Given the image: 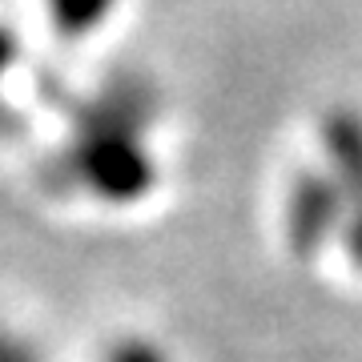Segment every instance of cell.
<instances>
[{
    "instance_id": "obj_1",
    "label": "cell",
    "mask_w": 362,
    "mask_h": 362,
    "mask_svg": "<svg viewBox=\"0 0 362 362\" xmlns=\"http://www.w3.org/2000/svg\"><path fill=\"white\" fill-rule=\"evenodd\" d=\"M57 169L69 189L97 209L125 214L145 206L161 185L157 97L129 77L89 93L69 121Z\"/></svg>"
},
{
    "instance_id": "obj_2",
    "label": "cell",
    "mask_w": 362,
    "mask_h": 362,
    "mask_svg": "<svg viewBox=\"0 0 362 362\" xmlns=\"http://www.w3.org/2000/svg\"><path fill=\"white\" fill-rule=\"evenodd\" d=\"M350 218V197L326 169H302L286 194V238L298 254L322 250L330 238H342Z\"/></svg>"
},
{
    "instance_id": "obj_3",
    "label": "cell",
    "mask_w": 362,
    "mask_h": 362,
    "mask_svg": "<svg viewBox=\"0 0 362 362\" xmlns=\"http://www.w3.org/2000/svg\"><path fill=\"white\" fill-rule=\"evenodd\" d=\"M121 8L125 0H37L45 33L65 49H85L97 37H105Z\"/></svg>"
},
{
    "instance_id": "obj_4",
    "label": "cell",
    "mask_w": 362,
    "mask_h": 362,
    "mask_svg": "<svg viewBox=\"0 0 362 362\" xmlns=\"http://www.w3.org/2000/svg\"><path fill=\"white\" fill-rule=\"evenodd\" d=\"M322 161L326 173L342 185V194L350 197V206L362 202V113L358 109H330L322 121Z\"/></svg>"
},
{
    "instance_id": "obj_5",
    "label": "cell",
    "mask_w": 362,
    "mask_h": 362,
    "mask_svg": "<svg viewBox=\"0 0 362 362\" xmlns=\"http://www.w3.org/2000/svg\"><path fill=\"white\" fill-rule=\"evenodd\" d=\"M21 73V37L0 21V133L13 125V85Z\"/></svg>"
},
{
    "instance_id": "obj_6",
    "label": "cell",
    "mask_w": 362,
    "mask_h": 362,
    "mask_svg": "<svg viewBox=\"0 0 362 362\" xmlns=\"http://www.w3.org/2000/svg\"><path fill=\"white\" fill-rule=\"evenodd\" d=\"M101 362H173V358L153 338H121L117 346H109L101 354Z\"/></svg>"
},
{
    "instance_id": "obj_7",
    "label": "cell",
    "mask_w": 362,
    "mask_h": 362,
    "mask_svg": "<svg viewBox=\"0 0 362 362\" xmlns=\"http://www.w3.org/2000/svg\"><path fill=\"white\" fill-rule=\"evenodd\" d=\"M0 362H45V358H40L37 342L25 330H16L13 322L0 318Z\"/></svg>"
},
{
    "instance_id": "obj_8",
    "label": "cell",
    "mask_w": 362,
    "mask_h": 362,
    "mask_svg": "<svg viewBox=\"0 0 362 362\" xmlns=\"http://www.w3.org/2000/svg\"><path fill=\"white\" fill-rule=\"evenodd\" d=\"M342 246H346L350 262L362 270V202H354V206H350L346 230H342Z\"/></svg>"
}]
</instances>
